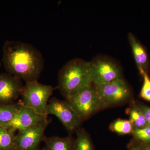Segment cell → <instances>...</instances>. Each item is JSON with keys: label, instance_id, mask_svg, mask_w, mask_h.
<instances>
[{"label": "cell", "instance_id": "obj_15", "mask_svg": "<svg viewBox=\"0 0 150 150\" xmlns=\"http://www.w3.org/2000/svg\"><path fill=\"white\" fill-rule=\"evenodd\" d=\"M127 114L130 116V121H131L134 128L141 129L149 126L143 112L137 104H134L126 109Z\"/></svg>", "mask_w": 150, "mask_h": 150}, {"label": "cell", "instance_id": "obj_3", "mask_svg": "<svg viewBox=\"0 0 150 150\" xmlns=\"http://www.w3.org/2000/svg\"><path fill=\"white\" fill-rule=\"evenodd\" d=\"M54 90L52 86L40 83L38 80L26 82L21 95L22 102L24 106L32 108L39 114L47 116L48 101Z\"/></svg>", "mask_w": 150, "mask_h": 150}, {"label": "cell", "instance_id": "obj_17", "mask_svg": "<svg viewBox=\"0 0 150 150\" xmlns=\"http://www.w3.org/2000/svg\"><path fill=\"white\" fill-rule=\"evenodd\" d=\"M134 129L130 120L121 118L115 120L109 126L110 131L121 135L132 134Z\"/></svg>", "mask_w": 150, "mask_h": 150}, {"label": "cell", "instance_id": "obj_21", "mask_svg": "<svg viewBox=\"0 0 150 150\" xmlns=\"http://www.w3.org/2000/svg\"><path fill=\"white\" fill-rule=\"evenodd\" d=\"M141 142V144H134L131 145L130 150H150V143Z\"/></svg>", "mask_w": 150, "mask_h": 150}, {"label": "cell", "instance_id": "obj_19", "mask_svg": "<svg viewBox=\"0 0 150 150\" xmlns=\"http://www.w3.org/2000/svg\"><path fill=\"white\" fill-rule=\"evenodd\" d=\"M132 134L137 141L144 143H150V126L141 129L134 128Z\"/></svg>", "mask_w": 150, "mask_h": 150}, {"label": "cell", "instance_id": "obj_12", "mask_svg": "<svg viewBox=\"0 0 150 150\" xmlns=\"http://www.w3.org/2000/svg\"><path fill=\"white\" fill-rule=\"evenodd\" d=\"M43 142L47 150H74L75 139L71 135L65 137H45Z\"/></svg>", "mask_w": 150, "mask_h": 150}, {"label": "cell", "instance_id": "obj_18", "mask_svg": "<svg viewBox=\"0 0 150 150\" xmlns=\"http://www.w3.org/2000/svg\"><path fill=\"white\" fill-rule=\"evenodd\" d=\"M140 74L143 76L144 83L142 86L140 96L143 99L150 101V78L149 74L146 72L140 70Z\"/></svg>", "mask_w": 150, "mask_h": 150}, {"label": "cell", "instance_id": "obj_20", "mask_svg": "<svg viewBox=\"0 0 150 150\" xmlns=\"http://www.w3.org/2000/svg\"><path fill=\"white\" fill-rule=\"evenodd\" d=\"M137 105L143 112L148 125L150 126V107L141 104H137Z\"/></svg>", "mask_w": 150, "mask_h": 150}, {"label": "cell", "instance_id": "obj_10", "mask_svg": "<svg viewBox=\"0 0 150 150\" xmlns=\"http://www.w3.org/2000/svg\"><path fill=\"white\" fill-rule=\"evenodd\" d=\"M48 120L47 116L39 114L32 108L23 105L12 121L4 126L15 133Z\"/></svg>", "mask_w": 150, "mask_h": 150}, {"label": "cell", "instance_id": "obj_7", "mask_svg": "<svg viewBox=\"0 0 150 150\" xmlns=\"http://www.w3.org/2000/svg\"><path fill=\"white\" fill-rule=\"evenodd\" d=\"M46 115L56 116L70 134L80 128L83 122L67 100L56 97L52 98L48 101Z\"/></svg>", "mask_w": 150, "mask_h": 150}, {"label": "cell", "instance_id": "obj_22", "mask_svg": "<svg viewBox=\"0 0 150 150\" xmlns=\"http://www.w3.org/2000/svg\"><path fill=\"white\" fill-rule=\"evenodd\" d=\"M40 150H47V149L46 147H45L43 148L42 149H41Z\"/></svg>", "mask_w": 150, "mask_h": 150}, {"label": "cell", "instance_id": "obj_2", "mask_svg": "<svg viewBox=\"0 0 150 150\" xmlns=\"http://www.w3.org/2000/svg\"><path fill=\"white\" fill-rule=\"evenodd\" d=\"M92 83L89 62L75 58L67 62L59 71L58 88L66 99Z\"/></svg>", "mask_w": 150, "mask_h": 150}, {"label": "cell", "instance_id": "obj_4", "mask_svg": "<svg viewBox=\"0 0 150 150\" xmlns=\"http://www.w3.org/2000/svg\"><path fill=\"white\" fill-rule=\"evenodd\" d=\"M66 100L83 122L99 110L103 109L93 83L84 87L74 95Z\"/></svg>", "mask_w": 150, "mask_h": 150}, {"label": "cell", "instance_id": "obj_23", "mask_svg": "<svg viewBox=\"0 0 150 150\" xmlns=\"http://www.w3.org/2000/svg\"><path fill=\"white\" fill-rule=\"evenodd\" d=\"M2 65V62L0 61V68H1V67Z\"/></svg>", "mask_w": 150, "mask_h": 150}, {"label": "cell", "instance_id": "obj_1", "mask_svg": "<svg viewBox=\"0 0 150 150\" xmlns=\"http://www.w3.org/2000/svg\"><path fill=\"white\" fill-rule=\"evenodd\" d=\"M1 62L6 72L25 82L37 80L44 69V59L40 51L20 41L6 40Z\"/></svg>", "mask_w": 150, "mask_h": 150}, {"label": "cell", "instance_id": "obj_5", "mask_svg": "<svg viewBox=\"0 0 150 150\" xmlns=\"http://www.w3.org/2000/svg\"><path fill=\"white\" fill-rule=\"evenodd\" d=\"M89 63L94 85L105 84L123 78L121 66L109 56L98 55Z\"/></svg>", "mask_w": 150, "mask_h": 150}, {"label": "cell", "instance_id": "obj_8", "mask_svg": "<svg viewBox=\"0 0 150 150\" xmlns=\"http://www.w3.org/2000/svg\"><path fill=\"white\" fill-rule=\"evenodd\" d=\"M51 121L36 124L25 130L18 131L16 135V150H40L45 131Z\"/></svg>", "mask_w": 150, "mask_h": 150}, {"label": "cell", "instance_id": "obj_14", "mask_svg": "<svg viewBox=\"0 0 150 150\" xmlns=\"http://www.w3.org/2000/svg\"><path fill=\"white\" fill-rule=\"evenodd\" d=\"M4 126H0V150H16V135Z\"/></svg>", "mask_w": 150, "mask_h": 150}, {"label": "cell", "instance_id": "obj_9", "mask_svg": "<svg viewBox=\"0 0 150 150\" xmlns=\"http://www.w3.org/2000/svg\"><path fill=\"white\" fill-rule=\"evenodd\" d=\"M22 81L8 73H0V105L16 102L24 86Z\"/></svg>", "mask_w": 150, "mask_h": 150}, {"label": "cell", "instance_id": "obj_11", "mask_svg": "<svg viewBox=\"0 0 150 150\" xmlns=\"http://www.w3.org/2000/svg\"><path fill=\"white\" fill-rule=\"evenodd\" d=\"M128 39L139 71L143 70L149 73L150 64L149 54L146 48L132 33H129Z\"/></svg>", "mask_w": 150, "mask_h": 150}, {"label": "cell", "instance_id": "obj_16", "mask_svg": "<svg viewBox=\"0 0 150 150\" xmlns=\"http://www.w3.org/2000/svg\"><path fill=\"white\" fill-rule=\"evenodd\" d=\"M74 150H93L91 139L88 133L83 128H79L76 131Z\"/></svg>", "mask_w": 150, "mask_h": 150}, {"label": "cell", "instance_id": "obj_13", "mask_svg": "<svg viewBox=\"0 0 150 150\" xmlns=\"http://www.w3.org/2000/svg\"><path fill=\"white\" fill-rule=\"evenodd\" d=\"M23 105L21 100L0 105V126H5L10 123Z\"/></svg>", "mask_w": 150, "mask_h": 150}, {"label": "cell", "instance_id": "obj_6", "mask_svg": "<svg viewBox=\"0 0 150 150\" xmlns=\"http://www.w3.org/2000/svg\"><path fill=\"white\" fill-rule=\"evenodd\" d=\"M94 86L103 109L123 104L131 98V88L123 78Z\"/></svg>", "mask_w": 150, "mask_h": 150}]
</instances>
